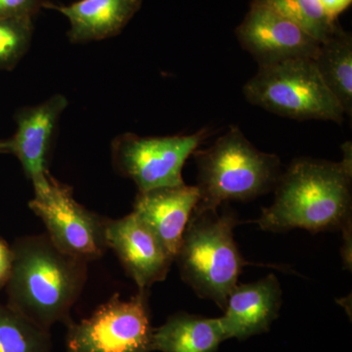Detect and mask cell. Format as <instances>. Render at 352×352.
<instances>
[{
	"label": "cell",
	"instance_id": "obj_14",
	"mask_svg": "<svg viewBox=\"0 0 352 352\" xmlns=\"http://www.w3.org/2000/svg\"><path fill=\"white\" fill-rule=\"evenodd\" d=\"M142 6V0H78L69 6L43 2L68 19L72 43H85L118 36Z\"/></svg>",
	"mask_w": 352,
	"mask_h": 352
},
{
	"label": "cell",
	"instance_id": "obj_9",
	"mask_svg": "<svg viewBox=\"0 0 352 352\" xmlns=\"http://www.w3.org/2000/svg\"><path fill=\"white\" fill-rule=\"evenodd\" d=\"M236 36L258 67L289 60H314L321 43L272 9L254 2L236 29Z\"/></svg>",
	"mask_w": 352,
	"mask_h": 352
},
{
	"label": "cell",
	"instance_id": "obj_18",
	"mask_svg": "<svg viewBox=\"0 0 352 352\" xmlns=\"http://www.w3.org/2000/svg\"><path fill=\"white\" fill-rule=\"evenodd\" d=\"M268 7L323 43L333 36L339 27L337 20L326 12L319 0H252Z\"/></svg>",
	"mask_w": 352,
	"mask_h": 352
},
{
	"label": "cell",
	"instance_id": "obj_13",
	"mask_svg": "<svg viewBox=\"0 0 352 352\" xmlns=\"http://www.w3.org/2000/svg\"><path fill=\"white\" fill-rule=\"evenodd\" d=\"M197 186L182 184L159 187L138 193L133 212L156 234L175 258L190 217L198 204Z\"/></svg>",
	"mask_w": 352,
	"mask_h": 352
},
{
	"label": "cell",
	"instance_id": "obj_20",
	"mask_svg": "<svg viewBox=\"0 0 352 352\" xmlns=\"http://www.w3.org/2000/svg\"><path fill=\"white\" fill-rule=\"evenodd\" d=\"M43 6V0H0V18L31 16Z\"/></svg>",
	"mask_w": 352,
	"mask_h": 352
},
{
	"label": "cell",
	"instance_id": "obj_17",
	"mask_svg": "<svg viewBox=\"0 0 352 352\" xmlns=\"http://www.w3.org/2000/svg\"><path fill=\"white\" fill-rule=\"evenodd\" d=\"M50 331L0 302V352H51Z\"/></svg>",
	"mask_w": 352,
	"mask_h": 352
},
{
	"label": "cell",
	"instance_id": "obj_4",
	"mask_svg": "<svg viewBox=\"0 0 352 352\" xmlns=\"http://www.w3.org/2000/svg\"><path fill=\"white\" fill-rule=\"evenodd\" d=\"M198 166V204L217 210L228 201H250L274 189L281 175L277 155L259 151L239 127L231 126L208 149L193 153Z\"/></svg>",
	"mask_w": 352,
	"mask_h": 352
},
{
	"label": "cell",
	"instance_id": "obj_8",
	"mask_svg": "<svg viewBox=\"0 0 352 352\" xmlns=\"http://www.w3.org/2000/svg\"><path fill=\"white\" fill-rule=\"evenodd\" d=\"M34 192L29 207L43 222L53 244L87 263L106 254L108 219L80 205L71 186L50 175L45 184Z\"/></svg>",
	"mask_w": 352,
	"mask_h": 352
},
{
	"label": "cell",
	"instance_id": "obj_15",
	"mask_svg": "<svg viewBox=\"0 0 352 352\" xmlns=\"http://www.w3.org/2000/svg\"><path fill=\"white\" fill-rule=\"evenodd\" d=\"M223 340L219 318L177 312L153 329L152 351L217 352Z\"/></svg>",
	"mask_w": 352,
	"mask_h": 352
},
{
	"label": "cell",
	"instance_id": "obj_16",
	"mask_svg": "<svg viewBox=\"0 0 352 352\" xmlns=\"http://www.w3.org/2000/svg\"><path fill=\"white\" fill-rule=\"evenodd\" d=\"M315 66L346 115L352 116V38L339 25L319 46Z\"/></svg>",
	"mask_w": 352,
	"mask_h": 352
},
{
	"label": "cell",
	"instance_id": "obj_11",
	"mask_svg": "<svg viewBox=\"0 0 352 352\" xmlns=\"http://www.w3.org/2000/svg\"><path fill=\"white\" fill-rule=\"evenodd\" d=\"M106 240L138 289H149L168 277L175 258L135 212L108 219Z\"/></svg>",
	"mask_w": 352,
	"mask_h": 352
},
{
	"label": "cell",
	"instance_id": "obj_23",
	"mask_svg": "<svg viewBox=\"0 0 352 352\" xmlns=\"http://www.w3.org/2000/svg\"><path fill=\"white\" fill-rule=\"evenodd\" d=\"M319 2L328 15L337 20L338 16L351 6L352 0H319Z\"/></svg>",
	"mask_w": 352,
	"mask_h": 352
},
{
	"label": "cell",
	"instance_id": "obj_6",
	"mask_svg": "<svg viewBox=\"0 0 352 352\" xmlns=\"http://www.w3.org/2000/svg\"><path fill=\"white\" fill-rule=\"evenodd\" d=\"M149 289L113 294L87 318L67 324L66 352H153Z\"/></svg>",
	"mask_w": 352,
	"mask_h": 352
},
{
	"label": "cell",
	"instance_id": "obj_12",
	"mask_svg": "<svg viewBox=\"0 0 352 352\" xmlns=\"http://www.w3.org/2000/svg\"><path fill=\"white\" fill-rule=\"evenodd\" d=\"M281 305V286L274 274L252 283L236 285L219 318L226 340H245L268 332Z\"/></svg>",
	"mask_w": 352,
	"mask_h": 352
},
{
	"label": "cell",
	"instance_id": "obj_21",
	"mask_svg": "<svg viewBox=\"0 0 352 352\" xmlns=\"http://www.w3.org/2000/svg\"><path fill=\"white\" fill-rule=\"evenodd\" d=\"M13 252L10 245L0 238V288L6 287L12 270Z\"/></svg>",
	"mask_w": 352,
	"mask_h": 352
},
{
	"label": "cell",
	"instance_id": "obj_1",
	"mask_svg": "<svg viewBox=\"0 0 352 352\" xmlns=\"http://www.w3.org/2000/svg\"><path fill=\"white\" fill-rule=\"evenodd\" d=\"M351 143L342 146L339 163L300 157L281 173L272 206L256 220L261 230L311 233L340 230L352 217Z\"/></svg>",
	"mask_w": 352,
	"mask_h": 352
},
{
	"label": "cell",
	"instance_id": "obj_22",
	"mask_svg": "<svg viewBox=\"0 0 352 352\" xmlns=\"http://www.w3.org/2000/svg\"><path fill=\"white\" fill-rule=\"evenodd\" d=\"M342 233V244L340 249V254H342V263L346 270L351 271V243H352V220L347 222L346 226L340 229Z\"/></svg>",
	"mask_w": 352,
	"mask_h": 352
},
{
	"label": "cell",
	"instance_id": "obj_5",
	"mask_svg": "<svg viewBox=\"0 0 352 352\" xmlns=\"http://www.w3.org/2000/svg\"><path fill=\"white\" fill-rule=\"evenodd\" d=\"M250 103L271 113L307 120H331L342 124L344 110L322 80L312 59H295L267 67L245 83Z\"/></svg>",
	"mask_w": 352,
	"mask_h": 352
},
{
	"label": "cell",
	"instance_id": "obj_19",
	"mask_svg": "<svg viewBox=\"0 0 352 352\" xmlns=\"http://www.w3.org/2000/svg\"><path fill=\"white\" fill-rule=\"evenodd\" d=\"M32 18H0V69L11 71L29 50L34 34Z\"/></svg>",
	"mask_w": 352,
	"mask_h": 352
},
{
	"label": "cell",
	"instance_id": "obj_7",
	"mask_svg": "<svg viewBox=\"0 0 352 352\" xmlns=\"http://www.w3.org/2000/svg\"><path fill=\"white\" fill-rule=\"evenodd\" d=\"M210 135L207 129L188 135L120 134L112 142L113 168L135 183L139 192L184 184L185 162Z\"/></svg>",
	"mask_w": 352,
	"mask_h": 352
},
{
	"label": "cell",
	"instance_id": "obj_3",
	"mask_svg": "<svg viewBox=\"0 0 352 352\" xmlns=\"http://www.w3.org/2000/svg\"><path fill=\"white\" fill-rule=\"evenodd\" d=\"M219 208L193 210L175 261L182 279L197 295L224 309L249 263L234 240V229L240 223L237 215L229 208H222L221 212Z\"/></svg>",
	"mask_w": 352,
	"mask_h": 352
},
{
	"label": "cell",
	"instance_id": "obj_2",
	"mask_svg": "<svg viewBox=\"0 0 352 352\" xmlns=\"http://www.w3.org/2000/svg\"><path fill=\"white\" fill-rule=\"evenodd\" d=\"M11 249L7 305L44 330L67 325L87 283L88 263L61 251L47 234L21 237Z\"/></svg>",
	"mask_w": 352,
	"mask_h": 352
},
{
	"label": "cell",
	"instance_id": "obj_10",
	"mask_svg": "<svg viewBox=\"0 0 352 352\" xmlns=\"http://www.w3.org/2000/svg\"><path fill=\"white\" fill-rule=\"evenodd\" d=\"M68 106L62 94H55L43 103L20 109L15 115V133L0 141V154H12L19 160L34 188L47 182L48 157L58 124Z\"/></svg>",
	"mask_w": 352,
	"mask_h": 352
}]
</instances>
